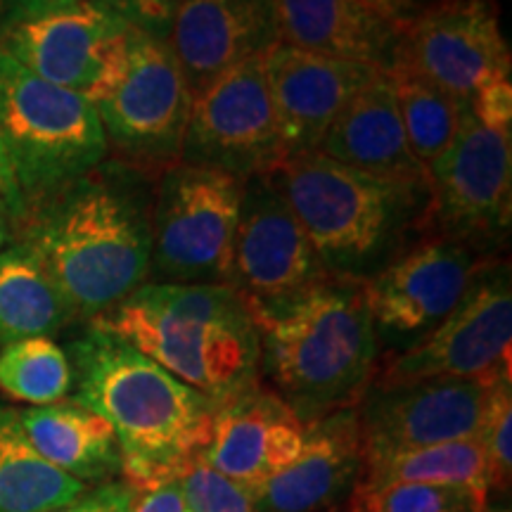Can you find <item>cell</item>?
<instances>
[{"instance_id": "17", "label": "cell", "mask_w": 512, "mask_h": 512, "mask_svg": "<svg viewBox=\"0 0 512 512\" xmlns=\"http://www.w3.org/2000/svg\"><path fill=\"white\" fill-rule=\"evenodd\" d=\"M164 38L192 98L280 43L273 0H178Z\"/></svg>"}, {"instance_id": "1", "label": "cell", "mask_w": 512, "mask_h": 512, "mask_svg": "<svg viewBox=\"0 0 512 512\" xmlns=\"http://www.w3.org/2000/svg\"><path fill=\"white\" fill-rule=\"evenodd\" d=\"M152 185L124 164H100L12 228L74 320L91 323L150 283Z\"/></svg>"}, {"instance_id": "37", "label": "cell", "mask_w": 512, "mask_h": 512, "mask_svg": "<svg viewBox=\"0 0 512 512\" xmlns=\"http://www.w3.org/2000/svg\"><path fill=\"white\" fill-rule=\"evenodd\" d=\"M0 204H3L5 211H8L12 228H15V223L22 219V200H19L15 178H12V171L8 164V155H5L3 133H0Z\"/></svg>"}, {"instance_id": "39", "label": "cell", "mask_w": 512, "mask_h": 512, "mask_svg": "<svg viewBox=\"0 0 512 512\" xmlns=\"http://www.w3.org/2000/svg\"><path fill=\"white\" fill-rule=\"evenodd\" d=\"M10 235H12V221H10L8 211H5L3 204H0V252L8 247Z\"/></svg>"}, {"instance_id": "13", "label": "cell", "mask_w": 512, "mask_h": 512, "mask_svg": "<svg viewBox=\"0 0 512 512\" xmlns=\"http://www.w3.org/2000/svg\"><path fill=\"white\" fill-rule=\"evenodd\" d=\"M261 57L240 64L192 98L181 162L238 181L271 174L285 162Z\"/></svg>"}, {"instance_id": "4", "label": "cell", "mask_w": 512, "mask_h": 512, "mask_svg": "<svg viewBox=\"0 0 512 512\" xmlns=\"http://www.w3.org/2000/svg\"><path fill=\"white\" fill-rule=\"evenodd\" d=\"M261 375L311 425L358 406L380 366V337L363 283L328 278L280 309L254 313Z\"/></svg>"}, {"instance_id": "22", "label": "cell", "mask_w": 512, "mask_h": 512, "mask_svg": "<svg viewBox=\"0 0 512 512\" xmlns=\"http://www.w3.org/2000/svg\"><path fill=\"white\" fill-rule=\"evenodd\" d=\"M280 43L304 53L389 69L401 29L358 0H273Z\"/></svg>"}, {"instance_id": "16", "label": "cell", "mask_w": 512, "mask_h": 512, "mask_svg": "<svg viewBox=\"0 0 512 512\" xmlns=\"http://www.w3.org/2000/svg\"><path fill=\"white\" fill-rule=\"evenodd\" d=\"M489 261L456 240L422 235L363 283L377 337L411 347L453 311Z\"/></svg>"}, {"instance_id": "12", "label": "cell", "mask_w": 512, "mask_h": 512, "mask_svg": "<svg viewBox=\"0 0 512 512\" xmlns=\"http://www.w3.org/2000/svg\"><path fill=\"white\" fill-rule=\"evenodd\" d=\"M328 278L316 247L271 178L242 181L228 285L252 316L292 304Z\"/></svg>"}, {"instance_id": "31", "label": "cell", "mask_w": 512, "mask_h": 512, "mask_svg": "<svg viewBox=\"0 0 512 512\" xmlns=\"http://www.w3.org/2000/svg\"><path fill=\"white\" fill-rule=\"evenodd\" d=\"M176 482L192 512H256L252 491L216 472L202 458L192 460Z\"/></svg>"}, {"instance_id": "3", "label": "cell", "mask_w": 512, "mask_h": 512, "mask_svg": "<svg viewBox=\"0 0 512 512\" xmlns=\"http://www.w3.org/2000/svg\"><path fill=\"white\" fill-rule=\"evenodd\" d=\"M266 176L302 223L330 278L366 283L425 235L427 178L375 176L318 150L287 157Z\"/></svg>"}, {"instance_id": "9", "label": "cell", "mask_w": 512, "mask_h": 512, "mask_svg": "<svg viewBox=\"0 0 512 512\" xmlns=\"http://www.w3.org/2000/svg\"><path fill=\"white\" fill-rule=\"evenodd\" d=\"M427 181L425 235L456 240L484 259L503 256L512 226V133L479 124L467 105Z\"/></svg>"}, {"instance_id": "11", "label": "cell", "mask_w": 512, "mask_h": 512, "mask_svg": "<svg viewBox=\"0 0 512 512\" xmlns=\"http://www.w3.org/2000/svg\"><path fill=\"white\" fill-rule=\"evenodd\" d=\"M510 261L498 256L475 275L453 311L425 337L377 366L375 387L432 377L512 373Z\"/></svg>"}, {"instance_id": "36", "label": "cell", "mask_w": 512, "mask_h": 512, "mask_svg": "<svg viewBox=\"0 0 512 512\" xmlns=\"http://www.w3.org/2000/svg\"><path fill=\"white\" fill-rule=\"evenodd\" d=\"M358 3L373 15L382 17L384 22L406 29L413 19H418L437 0H358Z\"/></svg>"}, {"instance_id": "25", "label": "cell", "mask_w": 512, "mask_h": 512, "mask_svg": "<svg viewBox=\"0 0 512 512\" xmlns=\"http://www.w3.org/2000/svg\"><path fill=\"white\" fill-rule=\"evenodd\" d=\"M86 489L38 456L19 411L0 406V512H43L74 501Z\"/></svg>"}, {"instance_id": "41", "label": "cell", "mask_w": 512, "mask_h": 512, "mask_svg": "<svg viewBox=\"0 0 512 512\" xmlns=\"http://www.w3.org/2000/svg\"><path fill=\"white\" fill-rule=\"evenodd\" d=\"M3 3H5V0H0V10H3Z\"/></svg>"}, {"instance_id": "21", "label": "cell", "mask_w": 512, "mask_h": 512, "mask_svg": "<svg viewBox=\"0 0 512 512\" xmlns=\"http://www.w3.org/2000/svg\"><path fill=\"white\" fill-rule=\"evenodd\" d=\"M320 155L375 176L427 178L403 133L394 79L380 69L332 121L318 145Z\"/></svg>"}, {"instance_id": "27", "label": "cell", "mask_w": 512, "mask_h": 512, "mask_svg": "<svg viewBox=\"0 0 512 512\" xmlns=\"http://www.w3.org/2000/svg\"><path fill=\"white\" fill-rule=\"evenodd\" d=\"M387 72L394 79L396 105H399L408 147L427 171L451 147L467 102L411 72L403 69H387Z\"/></svg>"}, {"instance_id": "30", "label": "cell", "mask_w": 512, "mask_h": 512, "mask_svg": "<svg viewBox=\"0 0 512 512\" xmlns=\"http://www.w3.org/2000/svg\"><path fill=\"white\" fill-rule=\"evenodd\" d=\"M512 375H501L494 382L486 403L482 430L477 441L489 460L491 489L508 494L512 479Z\"/></svg>"}, {"instance_id": "24", "label": "cell", "mask_w": 512, "mask_h": 512, "mask_svg": "<svg viewBox=\"0 0 512 512\" xmlns=\"http://www.w3.org/2000/svg\"><path fill=\"white\" fill-rule=\"evenodd\" d=\"M74 316L41 261L22 242L0 252V347L50 337Z\"/></svg>"}, {"instance_id": "29", "label": "cell", "mask_w": 512, "mask_h": 512, "mask_svg": "<svg viewBox=\"0 0 512 512\" xmlns=\"http://www.w3.org/2000/svg\"><path fill=\"white\" fill-rule=\"evenodd\" d=\"M489 494L465 484H356L349 512H484Z\"/></svg>"}, {"instance_id": "40", "label": "cell", "mask_w": 512, "mask_h": 512, "mask_svg": "<svg viewBox=\"0 0 512 512\" xmlns=\"http://www.w3.org/2000/svg\"><path fill=\"white\" fill-rule=\"evenodd\" d=\"M484 512H510V505L508 503H496V505H486Z\"/></svg>"}, {"instance_id": "5", "label": "cell", "mask_w": 512, "mask_h": 512, "mask_svg": "<svg viewBox=\"0 0 512 512\" xmlns=\"http://www.w3.org/2000/svg\"><path fill=\"white\" fill-rule=\"evenodd\" d=\"M91 325L124 339L211 401L261 380L259 328L230 285L150 280Z\"/></svg>"}, {"instance_id": "32", "label": "cell", "mask_w": 512, "mask_h": 512, "mask_svg": "<svg viewBox=\"0 0 512 512\" xmlns=\"http://www.w3.org/2000/svg\"><path fill=\"white\" fill-rule=\"evenodd\" d=\"M467 105L479 124L512 133V74L486 83Z\"/></svg>"}, {"instance_id": "20", "label": "cell", "mask_w": 512, "mask_h": 512, "mask_svg": "<svg viewBox=\"0 0 512 512\" xmlns=\"http://www.w3.org/2000/svg\"><path fill=\"white\" fill-rule=\"evenodd\" d=\"M363 472L356 406L306 425L304 446L285 470L252 491L256 512H328L351 496Z\"/></svg>"}, {"instance_id": "6", "label": "cell", "mask_w": 512, "mask_h": 512, "mask_svg": "<svg viewBox=\"0 0 512 512\" xmlns=\"http://www.w3.org/2000/svg\"><path fill=\"white\" fill-rule=\"evenodd\" d=\"M0 133L22 216L91 174L110 155L95 102L38 79L3 50Z\"/></svg>"}, {"instance_id": "18", "label": "cell", "mask_w": 512, "mask_h": 512, "mask_svg": "<svg viewBox=\"0 0 512 512\" xmlns=\"http://www.w3.org/2000/svg\"><path fill=\"white\" fill-rule=\"evenodd\" d=\"M306 425L264 380L216 401L200 458L254 491L285 470L304 446Z\"/></svg>"}, {"instance_id": "33", "label": "cell", "mask_w": 512, "mask_h": 512, "mask_svg": "<svg viewBox=\"0 0 512 512\" xmlns=\"http://www.w3.org/2000/svg\"><path fill=\"white\" fill-rule=\"evenodd\" d=\"M133 489L124 479H112V482L95 484L93 489H86L74 501L57 505V508L43 512H128L133 503Z\"/></svg>"}, {"instance_id": "7", "label": "cell", "mask_w": 512, "mask_h": 512, "mask_svg": "<svg viewBox=\"0 0 512 512\" xmlns=\"http://www.w3.org/2000/svg\"><path fill=\"white\" fill-rule=\"evenodd\" d=\"M242 181L178 162L152 185V283L228 285Z\"/></svg>"}, {"instance_id": "14", "label": "cell", "mask_w": 512, "mask_h": 512, "mask_svg": "<svg viewBox=\"0 0 512 512\" xmlns=\"http://www.w3.org/2000/svg\"><path fill=\"white\" fill-rule=\"evenodd\" d=\"M470 102L479 88L512 74L510 46L494 0H437L401 29L394 62Z\"/></svg>"}, {"instance_id": "15", "label": "cell", "mask_w": 512, "mask_h": 512, "mask_svg": "<svg viewBox=\"0 0 512 512\" xmlns=\"http://www.w3.org/2000/svg\"><path fill=\"white\" fill-rule=\"evenodd\" d=\"M498 377H432L392 387L370 384L356 406L363 463L413 448L477 439Z\"/></svg>"}, {"instance_id": "2", "label": "cell", "mask_w": 512, "mask_h": 512, "mask_svg": "<svg viewBox=\"0 0 512 512\" xmlns=\"http://www.w3.org/2000/svg\"><path fill=\"white\" fill-rule=\"evenodd\" d=\"M74 401L105 418L121 448V475L136 491L176 482L211 437L216 401L136 347L88 328L69 349Z\"/></svg>"}, {"instance_id": "19", "label": "cell", "mask_w": 512, "mask_h": 512, "mask_svg": "<svg viewBox=\"0 0 512 512\" xmlns=\"http://www.w3.org/2000/svg\"><path fill=\"white\" fill-rule=\"evenodd\" d=\"M285 155L316 152L325 131L380 67L278 43L261 57Z\"/></svg>"}, {"instance_id": "23", "label": "cell", "mask_w": 512, "mask_h": 512, "mask_svg": "<svg viewBox=\"0 0 512 512\" xmlns=\"http://www.w3.org/2000/svg\"><path fill=\"white\" fill-rule=\"evenodd\" d=\"M29 444L46 463L83 484L121 475V448L112 425L79 401H55L19 411Z\"/></svg>"}, {"instance_id": "35", "label": "cell", "mask_w": 512, "mask_h": 512, "mask_svg": "<svg viewBox=\"0 0 512 512\" xmlns=\"http://www.w3.org/2000/svg\"><path fill=\"white\" fill-rule=\"evenodd\" d=\"M128 512H192L178 482L159 484L155 489L136 491Z\"/></svg>"}, {"instance_id": "8", "label": "cell", "mask_w": 512, "mask_h": 512, "mask_svg": "<svg viewBox=\"0 0 512 512\" xmlns=\"http://www.w3.org/2000/svg\"><path fill=\"white\" fill-rule=\"evenodd\" d=\"M95 107L119 164L155 183L181 162L192 93L164 36L131 24L124 79Z\"/></svg>"}, {"instance_id": "26", "label": "cell", "mask_w": 512, "mask_h": 512, "mask_svg": "<svg viewBox=\"0 0 512 512\" xmlns=\"http://www.w3.org/2000/svg\"><path fill=\"white\" fill-rule=\"evenodd\" d=\"M358 484H465L489 494L491 475L482 444L463 439L366 460Z\"/></svg>"}, {"instance_id": "38", "label": "cell", "mask_w": 512, "mask_h": 512, "mask_svg": "<svg viewBox=\"0 0 512 512\" xmlns=\"http://www.w3.org/2000/svg\"><path fill=\"white\" fill-rule=\"evenodd\" d=\"M67 3H74V0H5L3 10H0V22H10V19L34 15V12L53 10Z\"/></svg>"}, {"instance_id": "34", "label": "cell", "mask_w": 512, "mask_h": 512, "mask_svg": "<svg viewBox=\"0 0 512 512\" xmlns=\"http://www.w3.org/2000/svg\"><path fill=\"white\" fill-rule=\"evenodd\" d=\"M133 27L166 36L178 0H100Z\"/></svg>"}, {"instance_id": "10", "label": "cell", "mask_w": 512, "mask_h": 512, "mask_svg": "<svg viewBox=\"0 0 512 512\" xmlns=\"http://www.w3.org/2000/svg\"><path fill=\"white\" fill-rule=\"evenodd\" d=\"M131 24L100 0L0 22V50L38 79L98 105L124 79Z\"/></svg>"}, {"instance_id": "28", "label": "cell", "mask_w": 512, "mask_h": 512, "mask_svg": "<svg viewBox=\"0 0 512 512\" xmlns=\"http://www.w3.org/2000/svg\"><path fill=\"white\" fill-rule=\"evenodd\" d=\"M72 389V363L50 337H29L0 351V392L10 399L48 406Z\"/></svg>"}]
</instances>
